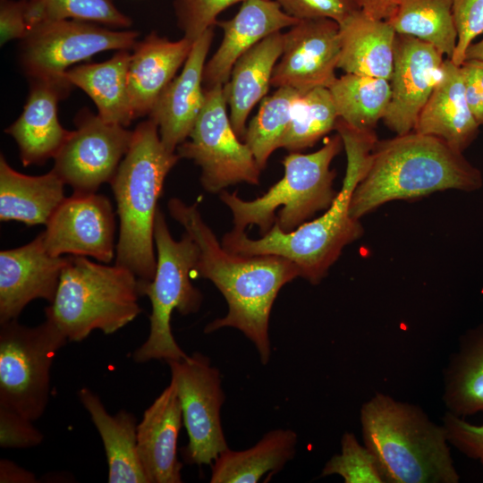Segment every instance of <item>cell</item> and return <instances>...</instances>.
Masks as SVG:
<instances>
[{
  "instance_id": "obj_39",
  "label": "cell",
  "mask_w": 483,
  "mask_h": 483,
  "mask_svg": "<svg viewBox=\"0 0 483 483\" xmlns=\"http://www.w3.org/2000/svg\"><path fill=\"white\" fill-rule=\"evenodd\" d=\"M290 16L298 20L327 18L342 23L360 8L352 0H275Z\"/></svg>"
},
{
  "instance_id": "obj_26",
  "label": "cell",
  "mask_w": 483,
  "mask_h": 483,
  "mask_svg": "<svg viewBox=\"0 0 483 483\" xmlns=\"http://www.w3.org/2000/svg\"><path fill=\"white\" fill-rule=\"evenodd\" d=\"M106 452L109 483H148L137 447V418L125 410L110 415L99 396L87 387L78 392Z\"/></svg>"
},
{
  "instance_id": "obj_27",
  "label": "cell",
  "mask_w": 483,
  "mask_h": 483,
  "mask_svg": "<svg viewBox=\"0 0 483 483\" xmlns=\"http://www.w3.org/2000/svg\"><path fill=\"white\" fill-rule=\"evenodd\" d=\"M64 182L52 169L42 175L14 170L0 157V220L47 225L65 199Z\"/></svg>"
},
{
  "instance_id": "obj_37",
  "label": "cell",
  "mask_w": 483,
  "mask_h": 483,
  "mask_svg": "<svg viewBox=\"0 0 483 483\" xmlns=\"http://www.w3.org/2000/svg\"><path fill=\"white\" fill-rule=\"evenodd\" d=\"M245 0H174L177 25L183 37L195 41L217 24L216 17L227 7Z\"/></svg>"
},
{
  "instance_id": "obj_46",
  "label": "cell",
  "mask_w": 483,
  "mask_h": 483,
  "mask_svg": "<svg viewBox=\"0 0 483 483\" xmlns=\"http://www.w3.org/2000/svg\"><path fill=\"white\" fill-rule=\"evenodd\" d=\"M23 15L29 31L49 21L47 9L43 0L24 1Z\"/></svg>"
},
{
  "instance_id": "obj_16",
  "label": "cell",
  "mask_w": 483,
  "mask_h": 483,
  "mask_svg": "<svg viewBox=\"0 0 483 483\" xmlns=\"http://www.w3.org/2000/svg\"><path fill=\"white\" fill-rule=\"evenodd\" d=\"M444 55L417 38L396 34L394 63L390 79L391 100L383 118L396 135L413 131L422 107L442 72Z\"/></svg>"
},
{
  "instance_id": "obj_7",
  "label": "cell",
  "mask_w": 483,
  "mask_h": 483,
  "mask_svg": "<svg viewBox=\"0 0 483 483\" xmlns=\"http://www.w3.org/2000/svg\"><path fill=\"white\" fill-rule=\"evenodd\" d=\"M342 148L343 140L336 133L315 152H290L283 160V178L253 200L222 191L220 199L232 212L234 229L244 231L256 225L264 235L276 222L283 232L289 233L318 211L326 210L337 194L333 188L335 172L330 165Z\"/></svg>"
},
{
  "instance_id": "obj_9",
  "label": "cell",
  "mask_w": 483,
  "mask_h": 483,
  "mask_svg": "<svg viewBox=\"0 0 483 483\" xmlns=\"http://www.w3.org/2000/svg\"><path fill=\"white\" fill-rule=\"evenodd\" d=\"M67 342L47 319L33 327L18 319L0 323V405L39 419L49 400L55 356Z\"/></svg>"
},
{
  "instance_id": "obj_3",
  "label": "cell",
  "mask_w": 483,
  "mask_h": 483,
  "mask_svg": "<svg viewBox=\"0 0 483 483\" xmlns=\"http://www.w3.org/2000/svg\"><path fill=\"white\" fill-rule=\"evenodd\" d=\"M483 186L480 170L445 140L411 131L378 140L368 169L352 196L356 219L389 201L414 199L433 192H472Z\"/></svg>"
},
{
  "instance_id": "obj_38",
  "label": "cell",
  "mask_w": 483,
  "mask_h": 483,
  "mask_svg": "<svg viewBox=\"0 0 483 483\" xmlns=\"http://www.w3.org/2000/svg\"><path fill=\"white\" fill-rule=\"evenodd\" d=\"M457 44L451 60L461 65L475 38L483 33V0H453Z\"/></svg>"
},
{
  "instance_id": "obj_40",
  "label": "cell",
  "mask_w": 483,
  "mask_h": 483,
  "mask_svg": "<svg viewBox=\"0 0 483 483\" xmlns=\"http://www.w3.org/2000/svg\"><path fill=\"white\" fill-rule=\"evenodd\" d=\"M44 435L33 421L19 412L0 405V446L30 448L42 443Z\"/></svg>"
},
{
  "instance_id": "obj_33",
  "label": "cell",
  "mask_w": 483,
  "mask_h": 483,
  "mask_svg": "<svg viewBox=\"0 0 483 483\" xmlns=\"http://www.w3.org/2000/svg\"><path fill=\"white\" fill-rule=\"evenodd\" d=\"M301 93L288 87L277 88L273 95L263 98L257 114L247 126L243 141L261 170L271 154L281 148L292 121L295 101Z\"/></svg>"
},
{
  "instance_id": "obj_42",
  "label": "cell",
  "mask_w": 483,
  "mask_h": 483,
  "mask_svg": "<svg viewBox=\"0 0 483 483\" xmlns=\"http://www.w3.org/2000/svg\"><path fill=\"white\" fill-rule=\"evenodd\" d=\"M460 68L470 108L479 126H483V61L467 59Z\"/></svg>"
},
{
  "instance_id": "obj_29",
  "label": "cell",
  "mask_w": 483,
  "mask_h": 483,
  "mask_svg": "<svg viewBox=\"0 0 483 483\" xmlns=\"http://www.w3.org/2000/svg\"><path fill=\"white\" fill-rule=\"evenodd\" d=\"M298 436L288 428L266 433L253 446L241 451L229 447L214 460L211 483H257L276 473L294 457Z\"/></svg>"
},
{
  "instance_id": "obj_28",
  "label": "cell",
  "mask_w": 483,
  "mask_h": 483,
  "mask_svg": "<svg viewBox=\"0 0 483 483\" xmlns=\"http://www.w3.org/2000/svg\"><path fill=\"white\" fill-rule=\"evenodd\" d=\"M130 59V50H120L105 62L80 64L65 73L93 100L104 121L124 127L134 120L127 80Z\"/></svg>"
},
{
  "instance_id": "obj_12",
  "label": "cell",
  "mask_w": 483,
  "mask_h": 483,
  "mask_svg": "<svg viewBox=\"0 0 483 483\" xmlns=\"http://www.w3.org/2000/svg\"><path fill=\"white\" fill-rule=\"evenodd\" d=\"M137 30H113L79 20L47 21L21 40L19 60L30 79H65L69 67L106 50H131Z\"/></svg>"
},
{
  "instance_id": "obj_36",
  "label": "cell",
  "mask_w": 483,
  "mask_h": 483,
  "mask_svg": "<svg viewBox=\"0 0 483 483\" xmlns=\"http://www.w3.org/2000/svg\"><path fill=\"white\" fill-rule=\"evenodd\" d=\"M49 21L79 20L115 28H128L131 19L123 13L113 0H43Z\"/></svg>"
},
{
  "instance_id": "obj_19",
  "label": "cell",
  "mask_w": 483,
  "mask_h": 483,
  "mask_svg": "<svg viewBox=\"0 0 483 483\" xmlns=\"http://www.w3.org/2000/svg\"><path fill=\"white\" fill-rule=\"evenodd\" d=\"M213 38L214 27L194 41L182 71L169 83L148 115L157 124L163 145L171 152L188 139L205 105L203 72Z\"/></svg>"
},
{
  "instance_id": "obj_45",
  "label": "cell",
  "mask_w": 483,
  "mask_h": 483,
  "mask_svg": "<svg viewBox=\"0 0 483 483\" xmlns=\"http://www.w3.org/2000/svg\"><path fill=\"white\" fill-rule=\"evenodd\" d=\"M365 13L380 20H387L392 14L395 0H352Z\"/></svg>"
},
{
  "instance_id": "obj_18",
  "label": "cell",
  "mask_w": 483,
  "mask_h": 483,
  "mask_svg": "<svg viewBox=\"0 0 483 483\" xmlns=\"http://www.w3.org/2000/svg\"><path fill=\"white\" fill-rule=\"evenodd\" d=\"M30 80L23 111L4 131L15 140L23 166L54 158L72 132L60 123L57 105L69 96L72 84L66 78Z\"/></svg>"
},
{
  "instance_id": "obj_13",
  "label": "cell",
  "mask_w": 483,
  "mask_h": 483,
  "mask_svg": "<svg viewBox=\"0 0 483 483\" xmlns=\"http://www.w3.org/2000/svg\"><path fill=\"white\" fill-rule=\"evenodd\" d=\"M75 124L76 130L54 157L53 170L74 193H93L113 179L133 131L106 123L88 109L79 112Z\"/></svg>"
},
{
  "instance_id": "obj_32",
  "label": "cell",
  "mask_w": 483,
  "mask_h": 483,
  "mask_svg": "<svg viewBox=\"0 0 483 483\" xmlns=\"http://www.w3.org/2000/svg\"><path fill=\"white\" fill-rule=\"evenodd\" d=\"M338 117L360 131H375L390 100V81L386 79L345 73L327 88Z\"/></svg>"
},
{
  "instance_id": "obj_31",
  "label": "cell",
  "mask_w": 483,
  "mask_h": 483,
  "mask_svg": "<svg viewBox=\"0 0 483 483\" xmlns=\"http://www.w3.org/2000/svg\"><path fill=\"white\" fill-rule=\"evenodd\" d=\"M397 34L429 43L451 59L457 44L453 0H395L386 20Z\"/></svg>"
},
{
  "instance_id": "obj_11",
  "label": "cell",
  "mask_w": 483,
  "mask_h": 483,
  "mask_svg": "<svg viewBox=\"0 0 483 483\" xmlns=\"http://www.w3.org/2000/svg\"><path fill=\"white\" fill-rule=\"evenodd\" d=\"M166 363L189 438L182 449L183 461L190 465H211L228 448L221 423V409L225 401L221 373L200 352L187 359L168 360Z\"/></svg>"
},
{
  "instance_id": "obj_41",
  "label": "cell",
  "mask_w": 483,
  "mask_h": 483,
  "mask_svg": "<svg viewBox=\"0 0 483 483\" xmlns=\"http://www.w3.org/2000/svg\"><path fill=\"white\" fill-rule=\"evenodd\" d=\"M447 440L463 455L483 468V425H474L448 411L443 417Z\"/></svg>"
},
{
  "instance_id": "obj_21",
  "label": "cell",
  "mask_w": 483,
  "mask_h": 483,
  "mask_svg": "<svg viewBox=\"0 0 483 483\" xmlns=\"http://www.w3.org/2000/svg\"><path fill=\"white\" fill-rule=\"evenodd\" d=\"M182 412L174 384L169 385L145 410L137 426L139 457L148 483H181L182 463L177 443Z\"/></svg>"
},
{
  "instance_id": "obj_43",
  "label": "cell",
  "mask_w": 483,
  "mask_h": 483,
  "mask_svg": "<svg viewBox=\"0 0 483 483\" xmlns=\"http://www.w3.org/2000/svg\"><path fill=\"white\" fill-rule=\"evenodd\" d=\"M24 1L2 3L0 7L1 46L13 39H23L28 27L23 15Z\"/></svg>"
},
{
  "instance_id": "obj_20",
  "label": "cell",
  "mask_w": 483,
  "mask_h": 483,
  "mask_svg": "<svg viewBox=\"0 0 483 483\" xmlns=\"http://www.w3.org/2000/svg\"><path fill=\"white\" fill-rule=\"evenodd\" d=\"M300 20L287 14L275 0H245L228 21H217L223 39L206 63L203 85L209 89L225 84L236 61L266 37L292 27Z\"/></svg>"
},
{
  "instance_id": "obj_30",
  "label": "cell",
  "mask_w": 483,
  "mask_h": 483,
  "mask_svg": "<svg viewBox=\"0 0 483 483\" xmlns=\"http://www.w3.org/2000/svg\"><path fill=\"white\" fill-rule=\"evenodd\" d=\"M447 411L465 419L483 412V324L461 336L444 372Z\"/></svg>"
},
{
  "instance_id": "obj_44",
  "label": "cell",
  "mask_w": 483,
  "mask_h": 483,
  "mask_svg": "<svg viewBox=\"0 0 483 483\" xmlns=\"http://www.w3.org/2000/svg\"><path fill=\"white\" fill-rule=\"evenodd\" d=\"M35 474L8 459L0 460L1 483H34Z\"/></svg>"
},
{
  "instance_id": "obj_47",
  "label": "cell",
  "mask_w": 483,
  "mask_h": 483,
  "mask_svg": "<svg viewBox=\"0 0 483 483\" xmlns=\"http://www.w3.org/2000/svg\"><path fill=\"white\" fill-rule=\"evenodd\" d=\"M476 59L483 61V38L477 42H472L466 50L465 59Z\"/></svg>"
},
{
  "instance_id": "obj_4",
  "label": "cell",
  "mask_w": 483,
  "mask_h": 483,
  "mask_svg": "<svg viewBox=\"0 0 483 483\" xmlns=\"http://www.w3.org/2000/svg\"><path fill=\"white\" fill-rule=\"evenodd\" d=\"M363 444L386 483H458L443 425L419 406L376 393L360 407Z\"/></svg>"
},
{
  "instance_id": "obj_10",
  "label": "cell",
  "mask_w": 483,
  "mask_h": 483,
  "mask_svg": "<svg viewBox=\"0 0 483 483\" xmlns=\"http://www.w3.org/2000/svg\"><path fill=\"white\" fill-rule=\"evenodd\" d=\"M206 101L188 139L176 148L180 158L201 168L200 182L211 193L239 183L258 184L261 169L240 140L226 112L224 85L205 89Z\"/></svg>"
},
{
  "instance_id": "obj_23",
  "label": "cell",
  "mask_w": 483,
  "mask_h": 483,
  "mask_svg": "<svg viewBox=\"0 0 483 483\" xmlns=\"http://www.w3.org/2000/svg\"><path fill=\"white\" fill-rule=\"evenodd\" d=\"M479 127L466 98L460 66L445 58L440 78L413 131L437 137L463 153L478 137Z\"/></svg>"
},
{
  "instance_id": "obj_8",
  "label": "cell",
  "mask_w": 483,
  "mask_h": 483,
  "mask_svg": "<svg viewBox=\"0 0 483 483\" xmlns=\"http://www.w3.org/2000/svg\"><path fill=\"white\" fill-rule=\"evenodd\" d=\"M157 250L156 273L151 281L139 280L140 296L151 302L150 331L147 340L131 354L137 363L152 360H182L187 355L176 343L171 328L174 310L182 315L197 312L203 296L191 282L199 249L185 232L180 241L172 237L163 212L157 208L154 225Z\"/></svg>"
},
{
  "instance_id": "obj_14",
  "label": "cell",
  "mask_w": 483,
  "mask_h": 483,
  "mask_svg": "<svg viewBox=\"0 0 483 483\" xmlns=\"http://www.w3.org/2000/svg\"><path fill=\"white\" fill-rule=\"evenodd\" d=\"M46 226L41 233L43 242L52 256L92 257L105 264L114 257V212L105 195L73 192L59 205Z\"/></svg>"
},
{
  "instance_id": "obj_35",
  "label": "cell",
  "mask_w": 483,
  "mask_h": 483,
  "mask_svg": "<svg viewBox=\"0 0 483 483\" xmlns=\"http://www.w3.org/2000/svg\"><path fill=\"white\" fill-rule=\"evenodd\" d=\"M330 475L340 476L344 483H386L375 456L352 432L342 436L341 453L322 469L321 477Z\"/></svg>"
},
{
  "instance_id": "obj_15",
  "label": "cell",
  "mask_w": 483,
  "mask_h": 483,
  "mask_svg": "<svg viewBox=\"0 0 483 483\" xmlns=\"http://www.w3.org/2000/svg\"><path fill=\"white\" fill-rule=\"evenodd\" d=\"M283 36V51L271 85L302 93L318 87L328 88L336 79L339 24L327 18L300 20Z\"/></svg>"
},
{
  "instance_id": "obj_1",
  "label": "cell",
  "mask_w": 483,
  "mask_h": 483,
  "mask_svg": "<svg viewBox=\"0 0 483 483\" xmlns=\"http://www.w3.org/2000/svg\"><path fill=\"white\" fill-rule=\"evenodd\" d=\"M167 208L199 249L193 272L210 280L228 306L226 315L208 323L204 332L238 329L254 344L261 363L267 365L271 357V309L281 288L300 277L297 266L280 256H244L226 250L202 219L197 204L172 198Z\"/></svg>"
},
{
  "instance_id": "obj_5",
  "label": "cell",
  "mask_w": 483,
  "mask_h": 483,
  "mask_svg": "<svg viewBox=\"0 0 483 483\" xmlns=\"http://www.w3.org/2000/svg\"><path fill=\"white\" fill-rule=\"evenodd\" d=\"M180 157L162 143L157 124L148 117L133 130L128 152L111 180L119 216L115 265L139 280L156 273L154 225L164 182Z\"/></svg>"
},
{
  "instance_id": "obj_2",
  "label": "cell",
  "mask_w": 483,
  "mask_h": 483,
  "mask_svg": "<svg viewBox=\"0 0 483 483\" xmlns=\"http://www.w3.org/2000/svg\"><path fill=\"white\" fill-rule=\"evenodd\" d=\"M335 131L346 153L347 165L341 190L326 211L295 230L284 233L275 222L260 239H250L244 231L233 229L222 239L228 251L244 255H275L293 262L300 277L318 284L348 244L363 233L360 219L351 216L353 191L364 176L370 153L377 140L375 131H360L338 118Z\"/></svg>"
},
{
  "instance_id": "obj_24",
  "label": "cell",
  "mask_w": 483,
  "mask_h": 483,
  "mask_svg": "<svg viewBox=\"0 0 483 483\" xmlns=\"http://www.w3.org/2000/svg\"><path fill=\"white\" fill-rule=\"evenodd\" d=\"M396 34L386 20L376 19L361 10L355 12L339 24L337 69L390 80Z\"/></svg>"
},
{
  "instance_id": "obj_25",
  "label": "cell",
  "mask_w": 483,
  "mask_h": 483,
  "mask_svg": "<svg viewBox=\"0 0 483 483\" xmlns=\"http://www.w3.org/2000/svg\"><path fill=\"white\" fill-rule=\"evenodd\" d=\"M283 41L282 31L263 38L236 61L224 84L230 121L241 140L245 136L250 111L269 89L275 66L282 55Z\"/></svg>"
},
{
  "instance_id": "obj_34",
  "label": "cell",
  "mask_w": 483,
  "mask_h": 483,
  "mask_svg": "<svg viewBox=\"0 0 483 483\" xmlns=\"http://www.w3.org/2000/svg\"><path fill=\"white\" fill-rule=\"evenodd\" d=\"M338 118L327 88L318 87L301 93L281 148L300 152L313 147L323 136L335 130Z\"/></svg>"
},
{
  "instance_id": "obj_17",
  "label": "cell",
  "mask_w": 483,
  "mask_h": 483,
  "mask_svg": "<svg viewBox=\"0 0 483 483\" xmlns=\"http://www.w3.org/2000/svg\"><path fill=\"white\" fill-rule=\"evenodd\" d=\"M67 257L48 253L40 233L30 242L0 252V323L18 319L32 301L51 303Z\"/></svg>"
},
{
  "instance_id": "obj_6",
  "label": "cell",
  "mask_w": 483,
  "mask_h": 483,
  "mask_svg": "<svg viewBox=\"0 0 483 483\" xmlns=\"http://www.w3.org/2000/svg\"><path fill=\"white\" fill-rule=\"evenodd\" d=\"M140 297L139 279L129 269L69 255L46 319L68 341L80 342L94 330L110 335L134 320Z\"/></svg>"
},
{
  "instance_id": "obj_22",
  "label": "cell",
  "mask_w": 483,
  "mask_h": 483,
  "mask_svg": "<svg viewBox=\"0 0 483 483\" xmlns=\"http://www.w3.org/2000/svg\"><path fill=\"white\" fill-rule=\"evenodd\" d=\"M194 41H175L152 31L131 54L127 80L134 119L149 115L157 99L184 64Z\"/></svg>"
}]
</instances>
